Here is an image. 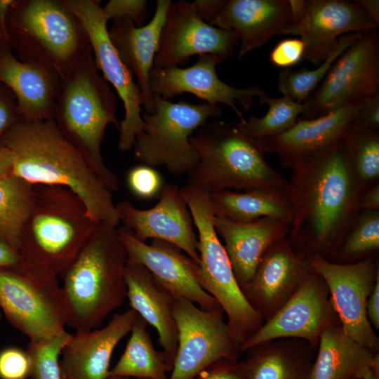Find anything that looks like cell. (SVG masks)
<instances>
[{
    "label": "cell",
    "mask_w": 379,
    "mask_h": 379,
    "mask_svg": "<svg viewBox=\"0 0 379 379\" xmlns=\"http://www.w3.org/2000/svg\"><path fill=\"white\" fill-rule=\"evenodd\" d=\"M216 216L247 222L262 218L290 222L292 211L286 186H270L245 191L222 190L209 194Z\"/></svg>",
    "instance_id": "cell-31"
},
{
    "label": "cell",
    "mask_w": 379,
    "mask_h": 379,
    "mask_svg": "<svg viewBox=\"0 0 379 379\" xmlns=\"http://www.w3.org/2000/svg\"><path fill=\"white\" fill-rule=\"evenodd\" d=\"M378 364V353L355 341L338 323L322 333L309 379H361Z\"/></svg>",
    "instance_id": "cell-29"
},
{
    "label": "cell",
    "mask_w": 379,
    "mask_h": 379,
    "mask_svg": "<svg viewBox=\"0 0 379 379\" xmlns=\"http://www.w3.org/2000/svg\"><path fill=\"white\" fill-rule=\"evenodd\" d=\"M359 212L379 211V183L361 192L358 203Z\"/></svg>",
    "instance_id": "cell-47"
},
{
    "label": "cell",
    "mask_w": 379,
    "mask_h": 379,
    "mask_svg": "<svg viewBox=\"0 0 379 379\" xmlns=\"http://www.w3.org/2000/svg\"><path fill=\"white\" fill-rule=\"evenodd\" d=\"M194 379H247L243 359H220L201 371Z\"/></svg>",
    "instance_id": "cell-43"
},
{
    "label": "cell",
    "mask_w": 379,
    "mask_h": 379,
    "mask_svg": "<svg viewBox=\"0 0 379 379\" xmlns=\"http://www.w3.org/2000/svg\"><path fill=\"white\" fill-rule=\"evenodd\" d=\"M124 276L131 308L157 330L167 371L171 372L178 348V329L173 315L174 298L139 263L127 260Z\"/></svg>",
    "instance_id": "cell-28"
},
{
    "label": "cell",
    "mask_w": 379,
    "mask_h": 379,
    "mask_svg": "<svg viewBox=\"0 0 379 379\" xmlns=\"http://www.w3.org/2000/svg\"><path fill=\"white\" fill-rule=\"evenodd\" d=\"M63 2L84 26L98 69L115 88L123 102L125 114L119 125L118 147L122 152L131 150L144 125L142 94L133 74L109 38L107 21L100 1L63 0Z\"/></svg>",
    "instance_id": "cell-13"
},
{
    "label": "cell",
    "mask_w": 379,
    "mask_h": 379,
    "mask_svg": "<svg viewBox=\"0 0 379 379\" xmlns=\"http://www.w3.org/2000/svg\"><path fill=\"white\" fill-rule=\"evenodd\" d=\"M237 34L212 26L199 14L193 2L179 0L170 5L154 60V68L185 65L195 55H214L223 62L239 45Z\"/></svg>",
    "instance_id": "cell-16"
},
{
    "label": "cell",
    "mask_w": 379,
    "mask_h": 379,
    "mask_svg": "<svg viewBox=\"0 0 379 379\" xmlns=\"http://www.w3.org/2000/svg\"><path fill=\"white\" fill-rule=\"evenodd\" d=\"M340 323L321 277L313 270L294 294L241 345L243 354L267 341L293 338L317 349L322 333Z\"/></svg>",
    "instance_id": "cell-15"
},
{
    "label": "cell",
    "mask_w": 379,
    "mask_h": 379,
    "mask_svg": "<svg viewBox=\"0 0 379 379\" xmlns=\"http://www.w3.org/2000/svg\"><path fill=\"white\" fill-rule=\"evenodd\" d=\"M138 314L131 308L113 314L107 325L76 331L65 345L60 360L62 379H108L113 352L128 333Z\"/></svg>",
    "instance_id": "cell-23"
},
{
    "label": "cell",
    "mask_w": 379,
    "mask_h": 379,
    "mask_svg": "<svg viewBox=\"0 0 379 379\" xmlns=\"http://www.w3.org/2000/svg\"><path fill=\"white\" fill-rule=\"evenodd\" d=\"M3 42H4L3 38H2V36H1V33H0V45H1Z\"/></svg>",
    "instance_id": "cell-55"
},
{
    "label": "cell",
    "mask_w": 379,
    "mask_h": 379,
    "mask_svg": "<svg viewBox=\"0 0 379 379\" xmlns=\"http://www.w3.org/2000/svg\"><path fill=\"white\" fill-rule=\"evenodd\" d=\"M307 260L326 283L332 305L345 333L373 353H378L379 340L368 320L366 308L379 274L375 256L348 264L334 262L318 255Z\"/></svg>",
    "instance_id": "cell-14"
},
{
    "label": "cell",
    "mask_w": 379,
    "mask_h": 379,
    "mask_svg": "<svg viewBox=\"0 0 379 379\" xmlns=\"http://www.w3.org/2000/svg\"><path fill=\"white\" fill-rule=\"evenodd\" d=\"M20 119L15 95L0 83V146L8 131Z\"/></svg>",
    "instance_id": "cell-44"
},
{
    "label": "cell",
    "mask_w": 379,
    "mask_h": 379,
    "mask_svg": "<svg viewBox=\"0 0 379 379\" xmlns=\"http://www.w3.org/2000/svg\"><path fill=\"white\" fill-rule=\"evenodd\" d=\"M171 3V0H157L152 19L142 26H136L129 18H121L112 20L108 30L109 38L121 60L136 78L142 94L143 112L149 114L154 112L153 95L149 86V74Z\"/></svg>",
    "instance_id": "cell-25"
},
{
    "label": "cell",
    "mask_w": 379,
    "mask_h": 379,
    "mask_svg": "<svg viewBox=\"0 0 379 379\" xmlns=\"http://www.w3.org/2000/svg\"><path fill=\"white\" fill-rule=\"evenodd\" d=\"M1 146L13 158L12 173L30 184L60 185L73 191L97 222H120L112 192L81 153L60 133L53 119L19 120Z\"/></svg>",
    "instance_id": "cell-2"
},
{
    "label": "cell",
    "mask_w": 379,
    "mask_h": 379,
    "mask_svg": "<svg viewBox=\"0 0 379 379\" xmlns=\"http://www.w3.org/2000/svg\"><path fill=\"white\" fill-rule=\"evenodd\" d=\"M364 11L379 27V1L378 0H354Z\"/></svg>",
    "instance_id": "cell-50"
},
{
    "label": "cell",
    "mask_w": 379,
    "mask_h": 379,
    "mask_svg": "<svg viewBox=\"0 0 379 379\" xmlns=\"http://www.w3.org/2000/svg\"><path fill=\"white\" fill-rule=\"evenodd\" d=\"M0 83L15 95L22 120L54 119L61 77L52 69L22 62L4 42L0 45Z\"/></svg>",
    "instance_id": "cell-24"
},
{
    "label": "cell",
    "mask_w": 379,
    "mask_h": 379,
    "mask_svg": "<svg viewBox=\"0 0 379 379\" xmlns=\"http://www.w3.org/2000/svg\"><path fill=\"white\" fill-rule=\"evenodd\" d=\"M193 4L205 22L237 34L239 61L291 21L288 0H195Z\"/></svg>",
    "instance_id": "cell-20"
},
{
    "label": "cell",
    "mask_w": 379,
    "mask_h": 379,
    "mask_svg": "<svg viewBox=\"0 0 379 379\" xmlns=\"http://www.w3.org/2000/svg\"><path fill=\"white\" fill-rule=\"evenodd\" d=\"M286 185L292 220L287 238L307 259L332 261L359 213L361 193L340 141L296 163Z\"/></svg>",
    "instance_id": "cell-1"
},
{
    "label": "cell",
    "mask_w": 379,
    "mask_h": 379,
    "mask_svg": "<svg viewBox=\"0 0 379 379\" xmlns=\"http://www.w3.org/2000/svg\"><path fill=\"white\" fill-rule=\"evenodd\" d=\"M258 99L260 104L267 105V113L262 117L251 116L247 120L236 122V125L241 133L260 141L291 128L305 110L303 103L285 96L271 98L265 93Z\"/></svg>",
    "instance_id": "cell-35"
},
{
    "label": "cell",
    "mask_w": 379,
    "mask_h": 379,
    "mask_svg": "<svg viewBox=\"0 0 379 379\" xmlns=\"http://www.w3.org/2000/svg\"><path fill=\"white\" fill-rule=\"evenodd\" d=\"M361 379H379V365L370 368Z\"/></svg>",
    "instance_id": "cell-53"
},
{
    "label": "cell",
    "mask_w": 379,
    "mask_h": 379,
    "mask_svg": "<svg viewBox=\"0 0 379 379\" xmlns=\"http://www.w3.org/2000/svg\"><path fill=\"white\" fill-rule=\"evenodd\" d=\"M341 142L361 192L379 183V132L354 122Z\"/></svg>",
    "instance_id": "cell-34"
},
{
    "label": "cell",
    "mask_w": 379,
    "mask_h": 379,
    "mask_svg": "<svg viewBox=\"0 0 379 379\" xmlns=\"http://www.w3.org/2000/svg\"><path fill=\"white\" fill-rule=\"evenodd\" d=\"M108 379H147V378H131V377H112V378H108Z\"/></svg>",
    "instance_id": "cell-54"
},
{
    "label": "cell",
    "mask_w": 379,
    "mask_h": 379,
    "mask_svg": "<svg viewBox=\"0 0 379 379\" xmlns=\"http://www.w3.org/2000/svg\"><path fill=\"white\" fill-rule=\"evenodd\" d=\"M379 249V211H359L332 262L348 264L375 255Z\"/></svg>",
    "instance_id": "cell-37"
},
{
    "label": "cell",
    "mask_w": 379,
    "mask_h": 379,
    "mask_svg": "<svg viewBox=\"0 0 379 379\" xmlns=\"http://www.w3.org/2000/svg\"><path fill=\"white\" fill-rule=\"evenodd\" d=\"M57 277L23 258L0 267V310L30 343L46 341L65 331L67 302Z\"/></svg>",
    "instance_id": "cell-9"
},
{
    "label": "cell",
    "mask_w": 379,
    "mask_h": 379,
    "mask_svg": "<svg viewBox=\"0 0 379 379\" xmlns=\"http://www.w3.org/2000/svg\"><path fill=\"white\" fill-rule=\"evenodd\" d=\"M31 367L27 350L7 347L0 351V379H27Z\"/></svg>",
    "instance_id": "cell-40"
},
{
    "label": "cell",
    "mask_w": 379,
    "mask_h": 379,
    "mask_svg": "<svg viewBox=\"0 0 379 379\" xmlns=\"http://www.w3.org/2000/svg\"><path fill=\"white\" fill-rule=\"evenodd\" d=\"M34 185L13 174L0 175V240L18 251L31 213Z\"/></svg>",
    "instance_id": "cell-33"
},
{
    "label": "cell",
    "mask_w": 379,
    "mask_h": 379,
    "mask_svg": "<svg viewBox=\"0 0 379 379\" xmlns=\"http://www.w3.org/2000/svg\"><path fill=\"white\" fill-rule=\"evenodd\" d=\"M304 54L305 44L300 38H286L274 46L269 60L277 67L289 69L303 60Z\"/></svg>",
    "instance_id": "cell-42"
},
{
    "label": "cell",
    "mask_w": 379,
    "mask_h": 379,
    "mask_svg": "<svg viewBox=\"0 0 379 379\" xmlns=\"http://www.w3.org/2000/svg\"><path fill=\"white\" fill-rule=\"evenodd\" d=\"M117 231L128 260L145 267L157 284L174 298L189 300L206 310L220 307L201 287L199 265L180 248L157 239L147 244L124 226Z\"/></svg>",
    "instance_id": "cell-17"
},
{
    "label": "cell",
    "mask_w": 379,
    "mask_h": 379,
    "mask_svg": "<svg viewBox=\"0 0 379 379\" xmlns=\"http://www.w3.org/2000/svg\"><path fill=\"white\" fill-rule=\"evenodd\" d=\"M379 93L378 29L361 36L333 62L303 103L301 119H313Z\"/></svg>",
    "instance_id": "cell-12"
},
{
    "label": "cell",
    "mask_w": 379,
    "mask_h": 379,
    "mask_svg": "<svg viewBox=\"0 0 379 379\" xmlns=\"http://www.w3.org/2000/svg\"><path fill=\"white\" fill-rule=\"evenodd\" d=\"M1 317H2V312H1V311L0 310V319H1Z\"/></svg>",
    "instance_id": "cell-56"
},
{
    "label": "cell",
    "mask_w": 379,
    "mask_h": 379,
    "mask_svg": "<svg viewBox=\"0 0 379 379\" xmlns=\"http://www.w3.org/2000/svg\"><path fill=\"white\" fill-rule=\"evenodd\" d=\"M154 112L142 111V132L135 138L134 157L151 167L164 166L171 174H188L199 160L190 142L192 133L211 119L222 117V108L208 103L173 102L153 96Z\"/></svg>",
    "instance_id": "cell-10"
},
{
    "label": "cell",
    "mask_w": 379,
    "mask_h": 379,
    "mask_svg": "<svg viewBox=\"0 0 379 379\" xmlns=\"http://www.w3.org/2000/svg\"><path fill=\"white\" fill-rule=\"evenodd\" d=\"M120 222L140 241L162 240L180 248L199 263L198 239L187 204L175 185L163 186L158 202L149 209H139L124 200L116 204Z\"/></svg>",
    "instance_id": "cell-21"
},
{
    "label": "cell",
    "mask_w": 379,
    "mask_h": 379,
    "mask_svg": "<svg viewBox=\"0 0 379 379\" xmlns=\"http://www.w3.org/2000/svg\"><path fill=\"white\" fill-rule=\"evenodd\" d=\"M307 4L303 18L295 23H287L277 35L300 36L305 44L303 60L316 67L335 48L343 35L364 34L378 29L354 1L307 0Z\"/></svg>",
    "instance_id": "cell-19"
},
{
    "label": "cell",
    "mask_w": 379,
    "mask_h": 379,
    "mask_svg": "<svg viewBox=\"0 0 379 379\" xmlns=\"http://www.w3.org/2000/svg\"><path fill=\"white\" fill-rule=\"evenodd\" d=\"M102 11L107 22L129 18L138 27L144 25L149 14L145 0H110L102 8Z\"/></svg>",
    "instance_id": "cell-41"
},
{
    "label": "cell",
    "mask_w": 379,
    "mask_h": 379,
    "mask_svg": "<svg viewBox=\"0 0 379 379\" xmlns=\"http://www.w3.org/2000/svg\"><path fill=\"white\" fill-rule=\"evenodd\" d=\"M13 158L11 152L4 146H0V175L12 173Z\"/></svg>",
    "instance_id": "cell-52"
},
{
    "label": "cell",
    "mask_w": 379,
    "mask_h": 379,
    "mask_svg": "<svg viewBox=\"0 0 379 379\" xmlns=\"http://www.w3.org/2000/svg\"><path fill=\"white\" fill-rule=\"evenodd\" d=\"M71 336L65 331L46 341L29 343L26 350L32 362V379H62L59 358Z\"/></svg>",
    "instance_id": "cell-38"
},
{
    "label": "cell",
    "mask_w": 379,
    "mask_h": 379,
    "mask_svg": "<svg viewBox=\"0 0 379 379\" xmlns=\"http://www.w3.org/2000/svg\"><path fill=\"white\" fill-rule=\"evenodd\" d=\"M180 191L198 232L201 286L218 302L232 334L241 345L261 326L263 319L250 305L236 281L215 230L209 193L187 184Z\"/></svg>",
    "instance_id": "cell-8"
},
{
    "label": "cell",
    "mask_w": 379,
    "mask_h": 379,
    "mask_svg": "<svg viewBox=\"0 0 379 379\" xmlns=\"http://www.w3.org/2000/svg\"><path fill=\"white\" fill-rule=\"evenodd\" d=\"M173 315L178 329V348L167 379H194L218 360L241 359V345L221 307L206 310L189 300L174 298Z\"/></svg>",
    "instance_id": "cell-11"
},
{
    "label": "cell",
    "mask_w": 379,
    "mask_h": 379,
    "mask_svg": "<svg viewBox=\"0 0 379 379\" xmlns=\"http://www.w3.org/2000/svg\"><path fill=\"white\" fill-rule=\"evenodd\" d=\"M127 260L117 227L98 223L61 275L67 307V326L76 331L98 328L124 305Z\"/></svg>",
    "instance_id": "cell-3"
},
{
    "label": "cell",
    "mask_w": 379,
    "mask_h": 379,
    "mask_svg": "<svg viewBox=\"0 0 379 379\" xmlns=\"http://www.w3.org/2000/svg\"><path fill=\"white\" fill-rule=\"evenodd\" d=\"M22 258L16 249L0 240V267L13 265Z\"/></svg>",
    "instance_id": "cell-48"
},
{
    "label": "cell",
    "mask_w": 379,
    "mask_h": 379,
    "mask_svg": "<svg viewBox=\"0 0 379 379\" xmlns=\"http://www.w3.org/2000/svg\"><path fill=\"white\" fill-rule=\"evenodd\" d=\"M316 351L293 338L258 345L244 352L247 379H309Z\"/></svg>",
    "instance_id": "cell-30"
},
{
    "label": "cell",
    "mask_w": 379,
    "mask_h": 379,
    "mask_svg": "<svg viewBox=\"0 0 379 379\" xmlns=\"http://www.w3.org/2000/svg\"><path fill=\"white\" fill-rule=\"evenodd\" d=\"M199 160L187 185L208 193L286 186L287 180L265 158L261 141L241 133L236 122L211 119L190 138Z\"/></svg>",
    "instance_id": "cell-6"
},
{
    "label": "cell",
    "mask_w": 379,
    "mask_h": 379,
    "mask_svg": "<svg viewBox=\"0 0 379 379\" xmlns=\"http://www.w3.org/2000/svg\"><path fill=\"white\" fill-rule=\"evenodd\" d=\"M312 270L307 259L293 250L286 237L268 248L241 290L265 321L294 294Z\"/></svg>",
    "instance_id": "cell-22"
},
{
    "label": "cell",
    "mask_w": 379,
    "mask_h": 379,
    "mask_svg": "<svg viewBox=\"0 0 379 379\" xmlns=\"http://www.w3.org/2000/svg\"><path fill=\"white\" fill-rule=\"evenodd\" d=\"M117 109L116 95L100 74L91 51L62 79L53 120L112 192L118 190L119 179L105 164L101 145L109 124L119 128Z\"/></svg>",
    "instance_id": "cell-4"
},
{
    "label": "cell",
    "mask_w": 379,
    "mask_h": 379,
    "mask_svg": "<svg viewBox=\"0 0 379 379\" xmlns=\"http://www.w3.org/2000/svg\"><path fill=\"white\" fill-rule=\"evenodd\" d=\"M147 325L138 315L125 350L117 364L109 371L108 378H168L164 354L162 350L154 348Z\"/></svg>",
    "instance_id": "cell-32"
},
{
    "label": "cell",
    "mask_w": 379,
    "mask_h": 379,
    "mask_svg": "<svg viewBox=\"0 0 379 379\" xmlns=\"http://www.w3.org/2000/svg\"><path fill=\"white\" fill-rule=\"evenodd\" d=\"M366 315L371 326L379 328V274L366 302Z\"/></svg>",
    "instance_id": "cell-46"
},
{
    "label": "cell",
    "mask_w": 379,
    "mask_h": 379,
    "mask_svg": "<svg viewBox=\"0 0 379 379\" xmlns=\"http://www.w3.org/2000/svg\"><path fill=\"white\" fill-rule=\"evenodd\" d=\"M8 33L20 60L52 69L62 79L92 51L84 26L63 0H15Z\"/></svg>",
    "instance_id": "cell-5"
},
{
    "label": "cell",
    "mask_w": 379,
    "mask_h": 379,
    "mask_svg": "<svg viewBox=\"0 0 379 379\" xmlns=\"http://www.w3.org/2000/svg\"><path fill=\"white\" fill-rule=\"evenodd\" d=\"M31 213L18 252L27 261L61 276L75 260L97 223L84 201L60 185H34Z\"/></svg>",
    "instance_id": "cell-7"
},
{
    "label": "cell",
    "mask_w": 379,
    "mask_h": 379,
    "mask_svg": "<svg viewBox=\"0 0 379 379\" xmlns=\"http://www.w3.org/2000/svg\"><path fill=\"white\" fill-rule=\"evenodd\" d=\"M214 226L218 236L224 240L234 275L241 288L252 278L268 248L288 236L291 223L270 218L241 222L215 215Z\"/></svg>",
    "instance_id": "cell-27"
},
{
    "label": "cell",
    "mask_w": 379,
    "mask_h": 379,
    "mask_svg": "<svg viewBox=\"0 0 379 379\" xmlns=\"http://www.w3.org/2000/svg\"><path fill=\"white\" fill-rule=\"evenodd\" d=\"M221 62L216 55L204 54L199 55L197 60L187 67H153L149 79L150 92L153 96L168 100L182 93H191L211 105H226L236 113L240 121H244L237 105L248 111L255 98H259L266 93L258 86L236 88L225 83L215 69Z\"/></svg>",
    "instance_id": "cell-18"
},
{
    "label": "cell",
    "mask_w": 379,
    "mask_h": 379,
    "mask_svg": "<svg viewBox=\"0 0 379 379\" xmlns=\"http://www.w3.org/2000/svg\"><path fill=\"white\" fill-rule=\"evenodd\" d=\"M354 123L365 128L379 132V93L361 102Z\"/></svg>",
    "instance_id": "cell-45"
},
{
    "label": "cell",
    "mask_w": 379,
    "mask_h": 379,
    "mask_svg": "<svg viewBox=\"0 0 379 379\" xmlns=\"http://www.w3.org/2000/svg\"><path fill=\"white\" fill-rule=\"evenodd\" d=\"M360 104L345 105L313 119L298 118L287 131L261 140L264 151L277 154L281 166L291 169L300 160L341 141L354 122Z\"/></svg>",
    "instance_id": "cell-26"
},
{
    "label": "cell",
    "mask_w": 379,
    "mask_h": 379,
    "mask_svg": "<svg viewBox=\"0 0 379 379\" xmlns=\"http://www.w3.org/2000/svg\"><path fill=\"white\" fill-rule=\"evenodd\" d=\"M128 187L131 192L142 199H150L159 194L163 187L160 174L147 165L131 168L126 176Z\"/></svg>",
    "instance_id": "cell-39"
},
{
    "label": "cell",
    "mask_w": 379,
    "mask_h": 379,
    "mask_svg": "<svg viewBox=\"0 0 379 379\" xmlns=\"http://www.w3.org/2000/svg\"><path fill=\"white\" fill-rule=\"evenodd\" d=\"M291 21L289 22H298L305 16L307 11V0H288Z\"/></svg>",
    "instance_id": "cell-51"
},
{
    "label": "cell",
    "mask_w": 379,
    "mask_h": 379,
    "mask_svg": "<svg viewBox=\"0 0 379 379\" xmlns=\"http://www.w3.org/2000/svg\"><path fill=\"white\" fill-rule=\"evenodd\" d=\"M15 0H0V33L4 43L9 44L8 33V15Z\"/></svg>",
    "instance_id": "cell-49"
},
{
    "label": "cell",
    "mask_w": 379,
    "mask_h": 379,
    "mask_svg": "<svg viewBox=\"0 0 379 379\" xmlns=\"http://www.w3.org/2000/svg\"><path fill=\"white\" fill-rule=\"evenodd\" d=\"M361 35L352 33L340 36L335 48L313 69H283L278 77V88L283 96L299 103H304L322 81L336 59Z\"/></svg>",
    "instance_id": "cell-36"
}]
</instances>
